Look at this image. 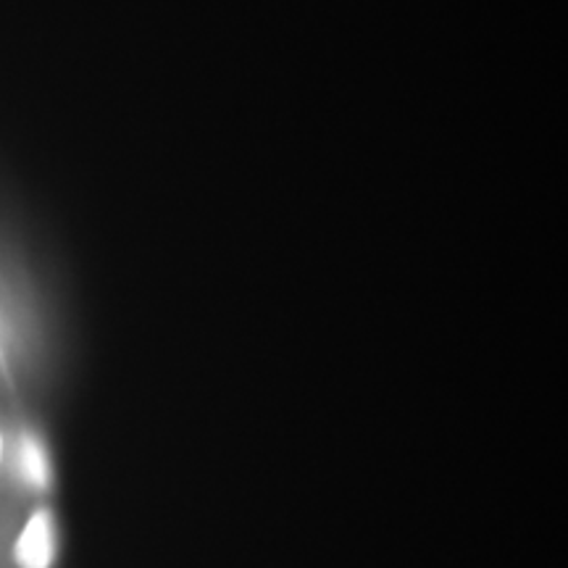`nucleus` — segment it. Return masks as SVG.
I'll use <instances>...</instances> for the list:
<instances>
[{
	"mask_svg": "<svg viewBox=\"0 0 568 568\" xmlns=\"http://www.w3.org/2000/svg\"><path fill=\"white\" fill-rule=\"evenodd\" d=\"M19 568H51L55 558V539H53V516L51 510L40 508L24 531L17 539V550H13Z\"/></svg>",
	"mask_w": 568,
	"mask_h": 568,
	"instance_id": "obj_1",
	"label": "nucleus"
},
{
	"mask_svg": "<svg viewBox=\"0 0 568 568\" xmlns=\"http://www.w3.org/2000/svg\"><path fill=\"white\" fill-rule=\"evenodd\" d=\"M0 453H3V439H0Z\"/></svg>",
	"mask_w": 568,
	"mask_h": 568,
	"instance_id": "obj_3",
	"label": "nucleus"
},
{
	"mask_svg": "<svg viewBox=\"0 0 568 568\" xmlns=\"http://www.w3.org/2000/svg\"><path fill=\"white\" fill-rule=\"evenodd\" d=\"M24 468L30 474V479L34 485H45L48 479V466H45V456H42L40 445L34 439H24Z\"/></svg>",
	"mask_w": 568,
	"mask_h": 568,
	"instance_id": "obj_2",
	"label": "nucleus"
}]
</instances>
